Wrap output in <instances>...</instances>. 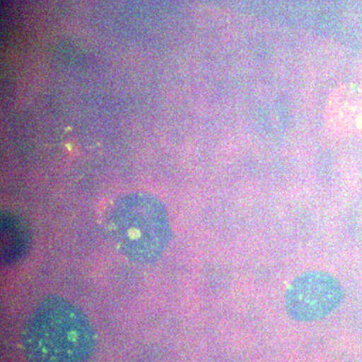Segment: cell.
<instances>
[{
  "label": "cell",
  "mask_w": 362,
  "mask_h": 362,
  "mask_svg": "<svg viewBox=\"0 0 362 362\" xmlns=\"http://www.w3.org/2000/svg\"><path fill=\"white\" fill-rule=\"evenodd\" d=\"M344 298V291L337 278L323 271L302 274L285 293L288 315L300 322L321 320L337 310Z\"/></svg>",
  "instance_id": "3"
},
{
  "label": "cell",
  "mask_w": 362,
  "mask_h": 362,
  "mask_svg": "<svg viewBox=\"0 0 362 362\" xmlns=\"http://www.w3.org/2000/svg\"><path fill=\"white\" fill-rule=\"evenodd\" d=\"M107 226L118 251L136 263H153L171 240L165 209L149 197L124 199L112 211Z\"/></svg>",
  "instance_id": "2"
},
{
  "label": "cell",
  "mask_w": 362,
  "mask_h": 362,
  "mask_svg": "<svg viewBox=\"0 0 362 362\" xmlns=\"http://www.w3.org/2000/svg\"><path fill=\"white\" fill-rule=\"evenodd\" d=\"M95 346L96 334L87 317L58 295L40 302L21 334L28 362H85Z\"/></svg>",
  "instance_id": "1"
},
{
  "label": "cell",
  "mask_w": 362,
  "mask_h": 362,
  "mask_svg": "<svg viewBox=\"0 0 362 362\" xmlns=\"http://www.w3.org/2000/svg\"><path fill=\"white\" fill-rule=\"evenodd\" d=\"M2 259L4 263H13L20 259L28 247V226L20 220L2 218L1 225Z\"/></svg>",
  "instance_id": "4"
}]
</instances>
